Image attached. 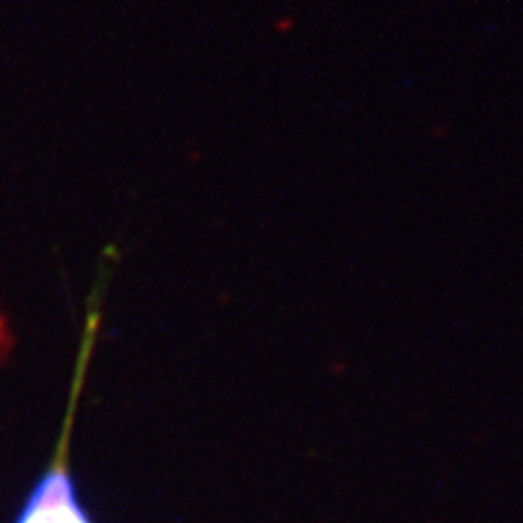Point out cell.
Returning a JSON list of instances; mask_svg holds the SVG:
<instances>
[{"mask_svg":"<svg viewBox=\"0 0 523 523\" xmlns=\"http://www.w3.org/2000/svg\"><path fill=\"white\" fill-rule=\"evenodd\" d=\"M68 429L62 432L61 444L51 467L33 487L14 523H92L70 477Z\"/></svg>","mask_w":523,"mask_h":523,"instance_id":"6da1fadb","label":"cell"}]
</instances>
